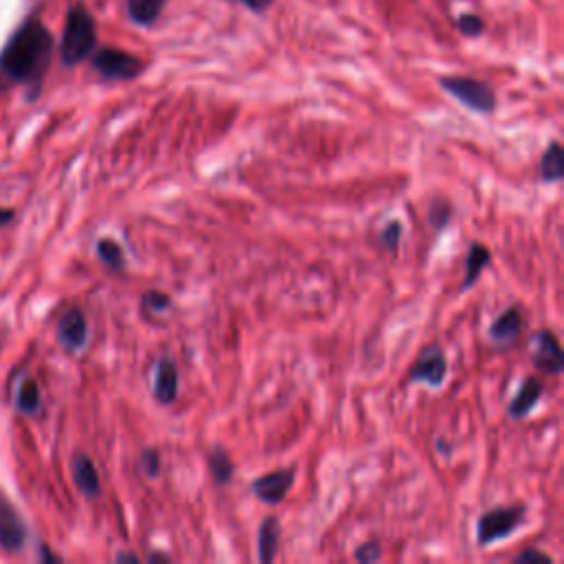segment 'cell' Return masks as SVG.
<instances>
[{
    "label": "cell",
    "instance_id": "6da1fadb",
    "mask_svg": "<svg viewBox=\"0 0 564 564\" xmlns=\"http://www.w3.org/2000/svg\"><path fill=\"white\" fill-rule=\"evenodd\" d=\"M54 56V36L38 16L25 19L0 51V76L25 87L30 100L41 95Z\"/></svg>",
    "mask_w": 564,
    "mask_h": 564
},
{
    "label": "cell",
    "instance_id": "7a4b0ae2",
    "mask_svg": "<svg viewBox=\"0 0 564 564\" xmlns=\"http://www.w3.org/2000/svg\"><path fill=\"white\" fill-rule=\"evenodd\" d=\"M97 45V32L93 16L82 8L76 5L67 14L62 45H60V58L65 67H78L84 62Z\"/></svg>",
    "mask_w": 564,
    "mask_h": 564
},
{
    "label": "cell",
    "instance_id": "3957f363",
    "mask_svg": "<svg viewBox=\"0 0 564 564\" xmlns=\"http://www.w3.org/2000/svg\"><path fill=\"white\" fill-rule=\"evenodd\" d=\"M525 520H527L525 505H500V507L487 509L476 520V540L481 546L507 540L525 525Z\"/></svg>",
    "mask_w": 564,
    "mask_h": 564
},
{
    "label": "cell",
    "instance_id": "277c9868",
    "mask_svg": "<svg viewBox=\"0 0 564 564\" xmlns=\"http://www.w3.org/2000/svg\"><path fill=\"white\" fill-rule=\"evenodd\" d=\"M439 87L454 97L459 104H463L468 111H474L479 115H490L496 111V93L490 84L474 80V78H441Z\"/></svg>",
    "mask_w": 564,
    "mask_h": 564
},
{
    "label": "cell",
    "instance_id": "5b68a950",
    "mask_svg": "<svg viewBox=\"0 0 564 564\" xmlns=\"http://www.w3.org/2000/svg\"><path fill=\"white\" fill-rule=\"evenodd\" d=\"M448 380V357H446V350L439 346V344H430L426 346L417 361L411 366L408 370V378H406V384L413 387V384H426L430 389H441Z\"/></svg>",
    "mask_w": 564,
    "mask_h": 564
},
{
    "label": "cell",
    "instance_id": "8992f818",
    "mask_svg": "<svg viewBox=\"0 0 564 564\" xmlns=\"http://www.w3.org/2000/svg\"><path fill=\"white\" fill-rule=\"evenodd\" d=\"M93 71L108 82H128L141 76L143 62L119 49H100L91 60Z\"/></svg>",
    "mask_w": 564,
    "mask_h": 564
},
{
    "label": "cell",
    "instance_id": "52a82bcc",
    "mask_svg": "<svg viewBox=\"0 0 564 564\" xmlns=\"http://www.w3.org/2000/svg\"><path fill=\"white\" fill-rule=\"evenodd\" d=\"M27 544V522L19 514V509L0 494V546L10 553L23 551Z\"/></svg>",
    "mask_w": 564,
    "mask_h": 564
},
{
    "label": "cell",
    "instance_id": "ba28073f",
    "mask_svg": "<svg viewBox=\"0 0 564 564\" xmlns=\"http://www.w3.org/2000/svg\"><path fill=\"white\" fill-rule=\"evenodd\" d=\"M293 483H296V470L285 468V470H276V472L258 476L252 483V492L261 503L274 507V505H280L287 498Z\"/></svg>",
    "mask_w": 564,
    "mask_h": 564
},
{
    "label": "cell",
    "instance_id": "9c48e42d",
    "mask_svg": "<svg viewBox=\"0 0 564 564\" xmlns=\"http://www.w3.org/2000/svg\"><path fill=\"white\" fill-rule=\"evenodd\" d=\"M58 342L71 355L87 348L89 322L78 307H71L60 315V320H58Z\"/></svg>",
    "mask_w": 564,
    "mask_h": 564
},
{
    "label": "cell",
    "instance_id": "30bf717a",
    "mask_svg": "<svg viewBox=\"0 0 564 564\" xmlns=\"http://www.w3.org/2000/svg\"><path fill=\"white\" fill-rule=\"evenodd\" d=\"M179 366L172 357L163 355L154 364V378H152V398L159 406H172L179 398Z\"/></svg>",
    "mask_w": 564,
    "mask_h": 564
},
{
    "label": "cell",
    "instance_id": "8fae6325",
    "mask_svg": "<svg viewBox=\"0 0 564 564\" xmlns=\"http://www.w3.org/2000/svg\"><path fill=\"white\" fill-rule=\"evenodd\" d=\"M533 346H536L533 366L540 372L557 378V375L564 370V353L557 337L551 331H538L533 335Z\"/></svg>",
    "mask_w": 564,
    "mask_h": 564
},
{
    "label": "cell",
    "instance_id": "7c38bea8",
    "mask_svg": "<svg viewBox=\"0 0 564 564\" xmlns=\"http://www.w3.org/2000/svg\"><path fill=\"white\" fill-rule=\"evenodd\" d=\"M542 393H544L542 382L538 378H533V375H529V378L522 380V384L516 391V395L511 398V402L507 406V415L514 422H522L525 417H529L533 413V408L542 400Z\"/></svg>",
    "mask_w": 564,
    "mask_h": 564
},
{
    "label": "cell",
    "instance_id": "4fadbf2b",
    "mask_svg": "<svg viewBox=\"0 0 564 564\" xmlns=\"http://www.w3.org/2000/svg\"><path fill=\"white\" fill-rule=\"evenodd\" d=\"M522 326H525V320H522L520 309L518 307H509L490 324L487 335L496 344H511L522 333Z\"/></svg>",
    "mask_w": 564,
    "mask_h": 564
},
{
    "label": "cell",
    "instance_id": "5bb4252c",
    "mask_svg": "<svg viewBox=\"0 0 564 564\" xmlns=\"http://www.w3.org/2000/svg\"><path fill=\"white\" fill-rule=\"evenodd\" d=\"M71 472H73V483L80 490V494H84L87 498H97L102 494V481H100L97 468L87 454L73 457Z\"/></svg>",
    "mask_w": 564,
    "mask_h": 564
},
{
    "label": "cell",
    "instance_id": "9a60e30c",
    "mask_svg": "<svg viewBox=\"0 0 564 564\" xmlns=\"http://www.w3.org/2000/svg\"><path fill=\"white\" fill-rule=\"evenodd\" d=\"M280 544V522L276 516H265L258 527V562L272 564Z\"/></svg>",
    "mask_w": 564,
    "mask_h": 564
},
{
    "label": "cell",
    "instance_id": "2e32d148",
    "mask_svg": "<svg viewBox=\"0 0 564 564\" xmlns=\"http://www.w3.org/2000/svg\"><path fill=\"white\" fill-rule=\"evenodd\" d=\"M490 261H492V252L485 245H481V243L470 245V252L465 258V276H463V285H461V293L470 291L479 283V278L487 269Z\"/></svg>",
    "mask_w": 564,
    "mask_h": 564
},
{
    "label": "cell",
    "instance_id": "e0dca14e",
    "mask_svg": "<svg viewBox=\"0 0 564 564\" xmlns=\"http://www.w3.org/2000/svg\"><path fill=\"white\" fill-rule=\"evenodd\" d=\"M564 179V150L560 141H551L540 159V181L560 183Z\"/></svg>",
    "mask_w": 564,
    "mask_h": 564
},
{
    "label": "cell",
    "instance_id": "ac0fdd59",
    "mask_svg": "<svg viewBox=\"0 0 564 564\" xmlns=\"http://www.w3.org/2000/svg\"><path fill=\"white\" fill-rule=\"evenodd\" d=\"M208 468L212 474V481L217 487H226L232 483L234 474H237V465L232 461V457L226 452L223 446H215L208 454Z\"/></svg>",
    "mask_w": 564,
    "mask_h": 564
},
{
    "label": "cell",
    "instance_id": "d6986e66",
    "mask_svg": "<svg viewBox=\"0 0 564 564\" xmlns=\"http://www.w3.org/2000/svg\"><path fill=\"white\" fill-rule=\"evenodd\" d=\"M163 0H128V16L139 27H152L161 14Z\"/></svg>",
    "mask_w": 564,
    "mask_h": 564
},
{
    "label": "cell",
    "instance_id": "ffe728a7",
    "mask_svg": "<svg viewBox=\"0 0 564 564\" xmlns=\"http://www.w3.org/2000/svg\"><path fill=\"white\" fill-rule=\"evenodd\" d=\"M95 254L106 269H111L115 274L126 269V254L115 239H100L95 245Z\"/></svg>",
    "mask_w": 564,
    "mask_h": 564
},
{
    "label": "cell",
    "instance_id": "44dd1931",
    "mask_svg": "<svg viewBox=\"0 0 564 564\" xmlns=\"http://www.w3.org/2000/svg\"><path fill=\"white\" fill-rule=\"evenodd\" d=\"M172 309V300L168 293L163 291H157V289H150L146 291L141 298H139V311H141V318L143 320H150L154 315H163L165 311Z\"/></svg>",
    "mask_w": 564,
    "mask_h": 564
},
{
    "label": "cell",
    "instance_id": "7402d4cb",
    "mask_svg": "<svg viewBox=\"0 0 564 564\" xmlns=\"http://www.w3.org/2000/svg\"><path fill=\"white\" fill-rule=\"evenodd\" d=\"M43 398H41V389L36 384V380L27 378L23 380L21 389H19V398H16V406L23 415H36L41 411Z\"/></svg>",
    "mask_w": 564,
    "mask_h": 564
},
{
    "label": "cell",
    "instance_id": "603a6c76",
    "mask_svg": "<svg viewBox=\"0 0 564 564\" xmlns=\"http://www.w3.org/2000/svg\"><path fill=\"white\" fill-rule=\"evenodd\" d=\"M452 215H454L452 204L448 199H444V197L433 199L430 206H428V223H430V228L435 232H444L450 226Z\"/></svg>",
    "mask_w": 564,
    "mask_h": 564
},
{
    "label": "cell",
    "instance_id": "cb8c5ba5",
    "mask_svg": "<svg viewBox=\"0 0 564 564\" xmlns=\"http://www.w3.org/2000/svg\"><path fill=\"white\" fill-rule=\"evenodd\" d=\"M402 239H404V226H402V221H398V219L389 221V223L380 230V234H378V243H380L387 252H393V254L400 250Z\"/></svg>",
    "mask_w": 564,
    "mask_h": 564
},
{
    "label": "cell",
    "instance_id": "d4e9b609",
    "mask_svg": "<svg viewBox=\"0 0 564 564\" xmlns=\"http://www.w3.org/2000/svg\"><path fill=\"white\" fill-rule=\"evenodd\" d=\"M139 470H141V472L146 474V479H150V481L159 479V474H161V454H159V450H154V448L141 450Z\"/></svg>",
    "mask_w": 564,
    "mask_h": 564
},
{
    "label": "cell",
    "instance_id": "484cf974",
    "mask_svg": "<svg viewBox=\"0 0 564 564\" xmlns=\"http://www.w3.org/2000/svg\"><path fill=\"white\" fill-rule=\"evenodd\" d=\"M353 557H355V562H359V564H375V562L382 560V546H380V542H375V540L361 542V544L355 549Z\"/></svg>",
    "mask_w": 564,
    "mask_h": 564
},
{
    "label": "cell",
    "instance_id": "4316f807",
    "mask_svg": "<svg viewBox=\"0 0 564 564\" xmlns=\"http://www.w3.org/2000/svg\"><path fill=\"white\" fill-rule=\"evenodd\" d=\"M516 564H553V557L536 546H529L525 551H520L516 557H514Z\"/></svg>",
    "mask_w": 564,
    "mask_h": 564
},
{
    "label": "cell",
    "instance_id": "83f0119b",
    "mask_svg": "<svg viewBox=\"0 0 564 564\" xmlns=\"http://www.w3.org/2000/svg\"><path fill=\"white\" fill-rule=\"evenodd\" d=\"M457 27H459V32H461L463 36H468V38H476V36L483 34V21H481L479 16H474V14H463V16L457 21Z\"/></svg>",
    "mask_w": 564,
    "mask_h": 564
},
{
    "label": "cell",
    "instance_id": "f1b7e54d",
    "mask_svg": "<svg viewBox=\"0 0 564 564\" xmlns=\"http://www.w3.org/2000/svg\"><path fill=\"white\" fill-rule=\"evenodd\" d=\"M239 3H243V5H248L252 12L261 14V12H265V10L272 5V0H239Z\"/></svg>",
    "mask_w": 564,
    "mask_h": 564
},
{
    "label": "cell",
    "instance_id": "f546056e",
    "mask_svg": "<svg viewBox=\"0 0 564 564\" xmlns=\"http://www.w3.org/2000/svg\"><path fill=\"white\" fill-rule=\"evenodd\" d=\"M14 217H16V212L12 208H0V228L10 226L14 221Z\"/></svg>",
    "mask_w": 564,
    "mask_h": 564
},
{
    "label": "cell",
    "instance_id": "4dcf8cb0",
    "mask_svg": "<svg viewBox=\"0 0 564 564\" xmlns=\"http://www.w3.org/2000/svg\"><path fill=\"white\" fill-rule=\"evenodd\" d=\"M115 562H130V564H137L139 562V555L137 553H128V551H122L115 555Z\"/></svg>",
    "mask_w": 564,
    "mask_h": 564
},
{
    "label": "cell",
    "instance_id": "1f68e13d",
    "mask_svg": "<svg viewBox=\"0 0 564 564\" xmlns=\"http://www.w3.org/2000/svg\"><path fill=\"white\" fill-rule=\"evenodd\" d=\"M41 557H43L45 562H60V557H58L56 553H51L47 544H43V546H41Z\"/></svg>",
    "mask_w": 564,
    "mask_h": 564
},
{
    "label": "cell",
    "instance_id": "d6a6232c",
    "mask_svg": "<svg viewBox=\"0 0 564 564\" xmlns=\"http://www.w3.org/2000/svg\"><path fill=\"white\" fill-rule=\"evenodd\" d=\"M437 452H439V454H444V457L448 459V457L452 454V448L446 444V439H437Z\"/></svg>",
    "mask_w": 564,
    "mask_h": 564
},
{
    "label": "cell",
    "instance_id": "836d02e7",
    "mask_svg": "<svg viewBox=\"0 0 564 564\" xmlns=\"http://www.w3.org/2000/svg\"><path fill=\"white\" fill-rule=\"evenodd\" d=\"M148 562H150V564H154V562H170V557H168L165 553H157V551H152V553L148 555Z\"/></svg>",
    "mask_w": 564,
    "mask_h": 564
}]
</instances>
